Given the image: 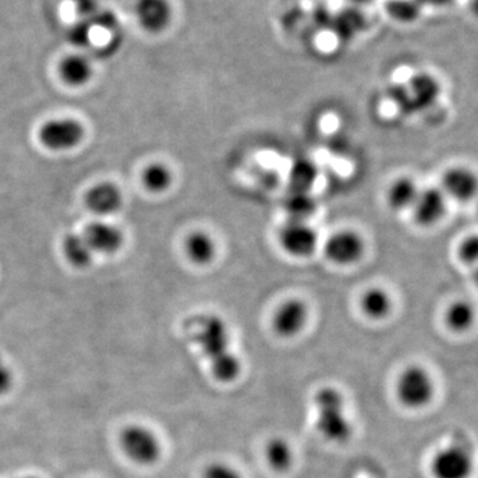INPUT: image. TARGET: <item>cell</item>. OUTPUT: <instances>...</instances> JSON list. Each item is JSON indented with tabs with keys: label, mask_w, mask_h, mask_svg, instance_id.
<instances>
[{
	"label": "cell",
	"mask_w": 478,
	"mask_h": 478,
	"mask_svg": "<svg viewBox=\"0 0 478 478\" xmlns=\"http://www.w3.org/2000/svg\"><path fill=\"white\" fill-rule=\"evenodd\" d=\"M408 85L409 90H404L411 96L409 101H411L412 109L428 108L436 103L440 92H441L438 79L428 75V73H420V75L414 76Z\"/></svg>",
	"instance_id": "obj_14"
},
{
	"label": "cell",
	"mask_w": 478,
	"mask_h": 478,
	"mask_svg": "<svg viewBox=\"0 0 478 478\" xmlns=\"http://www.w3.org/2000/svg\"><path fill=\"white\" fill-rule=\"evenodd\" d=\"M469 7H471L472 13L478 16V0H468Z\"/></svg>",
	"instance_id": "obj_30"
},
{
	"label": "cell",
	"mask_w": 478,
	"mask_h": 478,
	"mask_svg": "<svg viewBox=\"0 0 478 478\" xmlns=\"http://www.w3.org/2000/svg\"><path fill=\"white\" fill-rule=\"evenodd\" d=\"M309 320V309L301 299H288L274 312L271 324L280 337H294L301 334Z\"/></svg>",
	"instance_id": "obj_10"
},
{
	"label": "cell",
	"mask_w": 478,
	"mask_h": 478,
	"mask_svg": "<svg viewBox=\"0 0 478 478\" xmlns=\"http://www.w3.org/2000/svg\"><path fill=\"white\" fill-rule=\"evenodd\" d=\"M85 203L93 214L111 216L120 210L123 194L114 184L101 183L90 189L85 196Z\"/></svg>",
	"instance_id": "obj_13"
},
{
	"label": "cell",
	"mask_w": 478,
	"mask_h": 478,
	"mask_svg": "<svg viewBox=\"0 0 478 478\" xmlns=\"http://www.w3.org/2000/svg\"><path fill=\"white\" fill-rule=\"evenodd\" d=\"M387 13L401 23H412L422 13L419 0H391L387 4Z\"/></svg>",
	"instance_id": "obj_25"
},
{
	"label": "cell",
	"mask_w": 478,
	"mask_h": 478,
	"mask_svg": "<svg viewBox=\"0 0 478 478\" xmlns=\"http://www.w3.org/2000/svg\"><path fill=\"white\" fill-rule=\"evenodd\" d=\"M476 321V310L466 301H455L445 312V323L455 332L469 331Z\"/></svg>",
	"instance_id": "obj_19"
},
{
	"label": "cell",
	"mask_w": 478,
	"mask_h": 478,
	"mask_svg": "<svg viewBox=\"0 0 478 478\" xmlns=\"http://www.w3.org/2000/svg\"><path fill=\"white\" fill-rule=\"evenodd\" d=\"M419 186L412 178L400 177L389 186L387 201L394 210L403 211L408 210V209L412 210L417 196H419Z\"/></svg>",
	"instance_id": "obj_16"
},
{
	"label": "cell",
	"mask_w": 478,
	"mask_h": 478,
	"mask_svg": "<svg viewBox=\"0 0 478 478\" xmlns=\"http://www.w3.org/2000/svg\"><path fill=\"white\" fill-rule=\"evenodd\" d=\"M360 307L368 318L381 320L392 312V299L383 288L373 287L363 294Z\"/></svg>",
	"instance_id": "obj_18"
},
{
	"label": "cell",
	"mask_w": 478,
	"mask_h": 478,
	"mask_svg": "<svg viewBox=\"0 0 478 478\" xmlns=\"http://www.w3.org/2000/svg\"><path fill=\"white\" fill-rule=\"evenodd\" d=\"M63 252L71 265L80 269L90 266L93 260V254H95L82 235H67L63 242Z\"/></svg>",
	"instance_id": "obj_20"
},
{
	"label": "cell",
	"mask_w": 478,
	"mask_h": 478,
	"mask_svg": "<svg viewBox=\"0 0 478 478\" xmlns=\"http://www.w3.org/2000/svg\"><path fill=\"white\" fill-rule=\"evenodd\" d=\"M60 73L62 78L71 85H81L87 82L90 78V65L87 60L82 57H68L67 60L60 65Z\"/></svg>",
	"instance_id": "obj_24"
},
{
	"label": "cell",
	"mask_w": 478,
	"mask_h": 478,
	"mask_svg": "<svg viewBox=\"0 0 478 478\" xmlns=\"http://www.w3.org/2000/svg\"><path fill=\"white\" fill-rule=\"evenodd\" d=\"M266 460L273 471L285 474L294 463L293 448L286 440L273 439L266 448Z\"/></svg>",
	"instance_id": "obj_21"
},
{
	"label": "cell",
	"mask_w": 478,
	"mask_h": 478,
	"mask_svg": "<svg viewBox=\"0 0 478 478\" xmlns=\"http://www.w3.org/2000/svg\"><path fill=\"white\" fill-rule=\"evenodd\" d=\"M120 445L126 457L139 465H153L161 457L162 448L158 436L141 424L124 428L120 435Z\"/></svg>",
	"instance_id": "obj_5"
},
{
	"label": "cell",
	"mask_w": 478,
	"mask_h": 478,
	"mask_svg": "<svg viewBox=\"0 0 478 478\" xmlns=\"http://www.w3.org/2000/svg\"><path fill=\"white\" fill-rule=\"evenodd\" d=\"M458 258L461 262L474 269L478 265V235L466 237L458 246Z\"/></svg>",
	"instance_id": "obj_27"
},
{
	"label": "cell",
	"mask_w": 478,
	"mask_h": 478,
	"mask_svg": "<svg viewBox=\"0 0 478 478\" xmlns=\"http://www.w3.org/2000/svg\"><path fill=\"white\" fill-rule=\"evenodd\" d=\"M286 211L294 221H307L314 214L317 203L307 192H294L293 196L286 200Z\"/></svg>",
	"instance_id": "obj_23"
},
{
	"label": "cell",
	"mask_w": 478,
	"mask_h": 478,
	"mask_svg": "<svg viewBox=\"0 0 478 478\" xmlns=\"http://www.w3.org/2000/svg\"><path fill=\"white\" fill-rule=\"evenodd\" d=\"M317 430L321 438L332 444H343L353 436V424L346 411V398L339 389L323 387L314 397Z\"/></svg>",
	"instance_id": "obj_2"
},
{
	"label": "cell",
	"mask_w": 478,
	"mask_h": 478,
	"mask_svg": "<svg viewBox=\"0 0 478 478\" xmlns=\"http://www.w3.org/2000/svg\"><path fill=\"white\" fill-rule=\"evenodd\" d=\"M192 339L208 360L211 375L221 383H232L241 375V360L230 351V335L224 319L202 315L192 327Z\"/></svg>",
	"instance_id": "obj_1"
},
{
	"label": "cell",
	"mask_w": 478,
	"mask_h": 478,
	"mask_svg": "<svg viewBox=\"0 0 478 478\" xmlns=\"http://www.w3.org/2000/svg\"><path fill=\"white\" fill-rule=\"evenodd\" d=\"M172 172L169 167L159 162L150 164L142 173V184L152 193H162L166 191L172 185Z\"/></svg>",
	"instance_id": "obj_22"
},
{
	"label": "cell",
	"mask_w": 478,
	"mask_h": 478,
	"mask_svg": "<svg viewBox=\"0 0 478 478\" xmlns=\"http://www.w3.org/2000/svg\"><path fill=\"white\" fill-rule=\"evenodd\" d=\"M397 395L406 408H424L435 397V381L422 365H409L398 376Z\"/></svg>",
	"instance_id": "obj_4"
},
{
	"label": "cell",
	"mask_w": 478,
	"mask_h": 478,
	"mask_svg": "<svg viewBox=\"0 0 478 478\" xmlns=\"http://www.w3.org/2000/svg\"><path fill=\"white\" fill-rule=\"evenodd\" d=\"M448 200L469 202L478 196V175L466 166H453L445 170L440 186Z\"/></svg>",
	"instance_id": "obj_9"
},
{
	"label": "cell",
	"mask_w": 478,
	"mask_h": 478,
	"mask_svg": "<svg viewBox=\"0 0 478 478\" xmlns=\"http://www.w3.org/2000/svg\"><path fill=\"white\" fill-rule=\"evenodd\" d=\"M364 239L353 230L335 233L324 243V255L337 265L348 266L358 262L364 255Z\"/></svg>",
	"instance_id": "obj_8"
},
{
	"label": "cell",
	"mask_w": 478,
	"mask_h": 478,
	"mask_svg": "<svg viewBox=\"0 0 478 478\" xmlns=\"http://www.w3.org/2000/svg\"><path fill=\"white\" fill-rule=\"evenodd\" d=\"M23 478H38V477L29 476V477H23Z\"/></svg>",
	"instance_id": "obj_32"
},
{
	"label": "cell",
	"mask_w": 478,
	"mask_h": 478,
	"mask_svg": "<svg viewBox=\"0 0 478 478\" xmlns=\"http://www.w3.org/2000/svg\"><path fill=\"white\" fill-rule=\"evenodd\" d=\"M447 210V196L436 186L420 189L419 196L412 208L414 221L425 227L438 225L444 218Z\"/></svg>",
	"instance_id": "obj_11"
},
{
	"label": "cell",
	"mask_w": 478,
	"mask_h": 478,
	"mask_svg": "<svg viewBox=\"0 0 478 478\" xmlns=\"http://www.w3.org/2000/svg\"><path fill=\"white\" fill-rule=\"evenodd\" d=\"M185 252L192 262L208 265L216 258L217 244L208 233L193 232L186 238Z\"/></svg>",
	"instance_id": "obj_17"
},
{
	"label": "cell",
	"mask_w": 478,
	"mask_h": 478,
	"mask_svg": "<svg viewBox=\"0 0 478 478\" xmlns=\"http://www.w3.org/2000/svg\"><path fill=\"white\" fill-rule=\"evenodd\" d=\"M13 371L7 365L0 363V397L8 394L13 388Z\"/></svg>",
	"instance_id": "obj_29"
},
{
	"label": "cell",
	"mask_w": 478,
	"mask_h": 478,
	"mask_svg": "<svg viewBox=\"0 0 478 478\" xmlns=\"http://www.w3.org/2000/svg\"><path fill=\"white\" fill-rule=\"evenodd\" d=\"M139 16L142 26L149 31L164 30L172 19V8L167 0H141Z\"/></svg>",
	"instance_id": "obj_15"
},
{
	"label": "cell",
	"mask_w": 478,
	"mask_h": 478,
	"mask_svg": "<svg viewBox=\"0 0 478 478\" xmlns=\"http://www.w3.org/2000/svg\"><path fill=\"white\" fill-rule=\"evenodd\" d=\"M282 249L291 257H312L318 247V233L307 221L290 219L279 233Z\"/></svg>",
	"instance_id": "obj_7"
},
{
	"label": "cell",
	"mask_w": 478,
	"mask_h": 478,
	"mask_svg": "<svg viewBox=\"0 0 478 478\" xmlns=\"http://www.w3.org/2000/svg\"><path fill=\"white\" fill-rule=\"evenodd\" d=\"M84 137V128L79 121L56 119L47 121L41 125L39 140L44 147L55 152L70 150L78 147Z\"/></svg>",
	"instance_id": "obj_6"
},
{
	"label": "cell",
	"mask_w": 478,
	"mask_h": 478,
	"mask_svg": "<svg viewBox=\"0 0 478 478\" xmlns=\"http://www.w3.org/2000/svg\"><path fill=\"white\" fill-rule=\"evenodd\" d=\"M82 235L92 252L98 254H114L123 246L124 235L120 229L104 222H93Z\"/></svg>",
	"instance_id": "obj_12"
},
{
	"label": "cell",
	"mask_w": 478,
	"mask_h": 478,
	"mask_svg": "<svg viewBox=\"0 0 478 478\" xmlns=\"http://www.w3.org/2000/svg\"><path fill=\"white\" fill-rule=\"evenodd\" d=\"M317 178V169L309 161H298L294 165L291 172V183H293L295 192H307L312 188Z\"/></svg>",
	"instance_id": "obj_26"
},
{
	"label": "cell",
	"mask_w": 478,
	"mask_h": 478,
	"mask_svg": "<svg viewBox=\"0 0 478 478\" xmlns=\"http://www.w3.org/2000/svg\"><path fill=\"white\" fill-rule=\"evenodd\" d=\"M474 282H476V285L478 287V265L474 266Z\"/></svg>",
	"instance_id": "obj_31"
},
{
	"label": "cell",
	"mask_w": 478,
	"mask_h": 478,
	"mask_svg": "<svg viewBox=\"0 0 478 478\" xmlns=\"http://www.w3.org/2000/svg\"><path fill=\"white\" fill-rule=\"evenodd\" d=\"M474 463V445L468 439L457 436L433 455L431 474L433 478H471Z\"/></svg>",
	"instance_id": "obj_3"
},
{
	"label": "cell",
	"mask_w": 478,
	"mask_h": 478,
	"mask_svg": "<svg viewBox=\"0 0 478 478\" xmlns=\"http://www.w3.org/2000/svg\"><path fill=\"white\" fill-rule=\"evenodd\" d=\"M203 478H243L237 469L229 464L213 463L206 468Z\"/></svg>",
	"instance_id": "obj_28"
}]
</instances>
